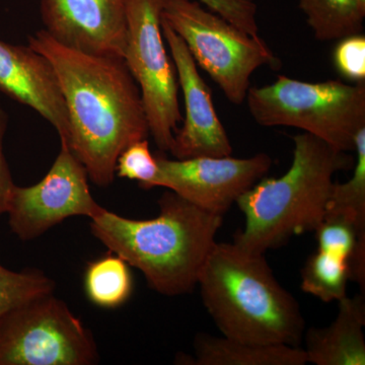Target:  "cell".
Listing matches in <instances>:
<instances>
[{"instance_id": "cell-1", "label": "cell", "mask_w": 365, "mask_h": 365, "mask_svg": "<svg viewBox=\"0 0 365 365\" xmlns=\"http://www.w3.org/2000/svg\"><path fill=\"white\" fill-rule=\"evenodd\" d=\"M29 46L56 73L68 115L66 145L93 184L109 186L125 148L150 135L140 90L126 62L66 47L45 30L30 37Z\"/></svg>"}, {"instance_id": "cell-2", "label": "cell", "mask_w": 365, "mask_h": 365, "mask_svg": "<svg viewBox=\"0 0 365 365\" xmlns=\"http://www.w3.org/2000/svg\"><path fill=\"white\" fill-rule=\"evenodd\" d=\"M153 220L122 217L107 209L91 218V234L110 252L143 273L153 290L167 297L190 294L215 244L223 216L167 191Z\"/></svg>"}, {"instance_id": "cell-3", "label": "cell", "mask_w": 365, "mask_h": 365, "mask_svg": "<svg viewBox=\"0 0 365 365\" xmlns=\"http://www.w3.org/2000/svg\"><path fill=\"white\" fill-rule=\"evenodd\" d=\"M204 307L222 336L256 344L299 346L306 322L265 254L215 242L199 273Z\"/></svg>"}, {"instance_id": "cell-4", "label": "cell", "mask_w": 365, "mask_h": 365, "mask_svg": "<svg viewBox=\"0 0 365 365\" xmlns=\"http://www.w3.org/2000/svg\"><path fill=\"white\" fill-rule=\"evenodd\" d=\"M294 143L289 170L262 178L235 202L246 220L234 240L242 249L265 254L294 235L314 232L325 218L336 173L354 167L351 155L311 134H297Z\"/></svg>"}, {"instance_id": "cell-5", "label": "cell", "mask_w": 365, "mask_h": 365, "mask_svg": "<svg viewBox=\"0 0 365 365\" xmlns=\"http://www.w3.org/2000/svg\"><path fill=\"white\" fill-rule=\"evenodd\" d=\"M246 101L261 126L294 127L343 153L354 151L365 128L364 83H307L280 76L271 85L250 88Z\"/></svg>"}, {"instance_id": "cell-6", "label": "cell", "mask_w": 365, "mask_h": 365, "mask_svg": "<svg viewBox=\"0 0 365 365\" xmlns=\"http://www.w3.org/2000/svg\"><path fill=\"white\" fill-rule=\"evenodd\" d=\"M162 21L182 38L198 64L235 105L246 101L251 76L280 61L265 41L249 35L198 0H167Z\"/></svg>"}, {"instance_id": "cell-7", "label": "cell", "mask_w": 365, "mask_h": 365, "mask_svg": "<svg viewBox=\"0 0 365 365\" xmlns=\"http://www.w3.org/2000/svg\"><path fill=\"white\" fill-rule=\"evenodd\" d=\"M93 334L53 294L36 297L0 317V365H93Z\"/></svg>"}, {"instance_id": "cell-8", "label": "cell", "mask_w": 365, "mask_h": 365, "mask_svg": "<svg viewBox=\"0 0 365 365\" xmlns=\"http://www.w3.org/2000/svg\"><path fill=\"white\" fill-rule=\"evenodd\" d=\"M167 0H126L124 60L140 90L148 130L169 151L182 121L179 81L163 42L162 11Z\"/></svg>"}, {"instance_id": "cell-9", "label": "cell", "mask_w": 365, "mask_h": 365, "mask_svg": "<svg viewBox=\"0 0 365 365\" xmlns=\"http://www.w3.org/2000/svg\"><path fill=\"white\" fill-rule=\"evenodd\" d=\"M103 209L91 196L83 163L60 143L59 155L44 179L31 187L14 186L6 213L11 232L31 241L66 218H93Z\"/></svg>"}, {"instance_id": "cell-10", "label": "cell", "mask_w": 365, "mask_h": 365, "mask_svg": "<svg viewBox=\"0 0 365 365\" xmlns=\"http://www.w3.org/2000/svg\"><path fill=\"white\" fill-rule=\"evenodd\" d=\"M158 173L155 187L177 195L208 212L223 216L273 165L270 155L251 158L202 157L169 160L155 155Z\"/></svg>"}, {"instance_id": "cell-11", "label": "cell", "mask_w": 365, "mask_h": 365, "mask_svg": "<svg viewBox=\"0 0 365 365\" xmlns=\"http://www.w3.org/2000/svg\"><path fill=\"white\" fill-rule=\"evenodd\" d=\"M163 39L169 46L185 102L182 126L178 128L170 153L177 160L232 155V145L216 114L211 90L182 38L162 21Z\"/></svg>"}, {"instance_id": "cell-12", "label": "cell", "mask_w": 365, "mask_h": 365, "mask_svg": "<svg viewBox=\"0 0 365 365\" xmlns=\"http://www.w3.org/2000/svg\"><path fill=\"white\" fill-rule=\"evenodd\" d=\"M45 31L60 44L124 58L126 0H41Z\"/></svg>"}, {"instance_id": "cell-13", "label": "cell", "mask_w": 365, "mask_h": 365, "mask_svg": "<svg viewBox=\"0 0 365 365\" xmlns=\"http://www.w3.org/2000/svg\"><path fill=\"white\" fill-rule=\"evenodd\" d=\"M0 91L39 113L58 132L60 143H67L66 102L54 68L44 55L30 46L0 40Z\"/></svg>"}, {"instance_id": "cell-14", "label": "cell", "mask_w": 365, "mask_h": 365, "mask_svg": "<svg viewBox=\"0 0 365 365\" xmlns=\"http://www.w3.org/2000/svg\"><path fill=\"white\" fill-rule=\"evenodd\" d=\"M330 326L307 330L304 342L307 364L364 365V295L345 297Z\"/></svg>"}, {"instance_id": "cell-15", "label": "cell", "mask_w": 365, "mask_h": 365, "mask_svg": "<svg viewBox=\"0 0 365 365\" xmlns=\"http://www.w3.org/2000/svg\"><path fill=\"white\" fill-rule=\"evenodd\" d=\"M195 356L181 359L192 365H304V349L299 346L256 344L232 338L200 333L194 341Z\"/></svg>"}, {"instance_id": "cell-16", "label": "cell", "mask_w": 365, "mask_h": 365, "mask_svg": "<svg viewBox=\"0 0 365 365\" xmlns=\"http://www.w3.org/2000/svg\"><path fill=\"white\" fill-rule=\"evenodd\" d=\"M307 25L319 41L341 40L364 31L362 0H299Z\"/></svg>"}, {"instance_id": "cell-17", "label": "cell", "mask_w": 365, "mask_h": 365, "mask_svg": "<svg viewBox=\"0 0 365 365\" xmlns=\"http://www.w3.org/2000/svg\"><path fill=\"white\" fill-rule=\"evenodd\" d=\"M85 290L96 306L106 309L122 306L133 292L128 264L112 252L91 262L86 270Z\"/></svg>"}, {"instance_id": "cell-18", "label": "cell", "mask_w": 365, "mask_h": 365, "mask_svg": "<svg viewBox=\"0 0 365 365\" xmlns=\"http://www.w3.org/2000/svg\"><path fill=\"white\" fill-rule=\"evenodd\" d=\"M354 151L352 177L345 182H334L325 217L344 218L365 234V128L356 137Z\"/></svg>"}, {"instance_id": "cell-19", "label": "cell", "mask_w": 365, "mask_h": 365, "mask_svg": "<svg viewBox=\"0 0 365 365\" xmlns=\"http://www.w3.org/2000/svg\"><path fill=\"white\" fill-rule=\"evenodd\" d=\"M349 267L345 259L317 251L307 258L302 270V292L324 302H339L347 297Z\"/></svg>"}, {"instance_id": "cell-20", "label": "cell", "mask_w": 365, "mask_h": 365, "mask_svg": "<svg viewBox=\"0 0 365 365\" xmlns=\"http://www.w3.org/2000/svg\"><path fill=\"white\" fill-rule=\"evenodd\" d=\"M54 289V281L42 271L16 272L0 265V317L29 300L53 294Z\"/></svg>"}, {"instance_id": "cell-21", "label": "cell", "mask_w": 365, "mask_h": 365, "mask_svg": "<svg viewBox=\"0 0 365 365\" xmlns=\"http://www.w3.org/2000/svg\"><path fill=\"white\" fill-rule=\"evenodd\" d=\"M158 173L157 158L151 153L148 139L132 143L118 158L117 176L138 182L141 188H153Z\"/></svg>"}, {"instance_id": "cell-22", "label": "cell", "mask_w": 365, "mask_h": 365, "mask_svg": "<svg viewBox=\"0 0 365 365\" xmlns=\"http://www.w3.org/2000/svg\"><path fill=\"white\" fill-rule=\"evenodd\" d=\"M318 251L335 255L348 261L360 235L351 222L341 217H325L314 230Z\"/></svg>"}, {"instance_id": "cell-23", "label": "cell", "mask_w": 365, "mask_h": 365, "mask_svg": "<svg viewBox=\"0 0 365 365\" xmlns=\"http://www.w3.org/2000/svg\"><path fill=\"white\" fill-rule=\"evenodd\" d=\"M334 63L346 78L354 83H364V36L357 34L341 39L334 50Z\"/></svg>"}, {"instance_id": "cell-24", "label": "cell", "mask_w": 365, "mask_h": 365, "mask_svg": "<svg viewBox=\"0 0 365 365\" xmlns=\"http://www.w3.org/2000/svg\"><path fill=\"white\" fill-rule=\"evenodd\" d=\"M204 6L220 14L249 35L258 37L257 7L255 0H198Z\"/></svg>"}, {"instance_id": "cell-25", "label": "cell", "mask_w": 365, "mask_h": 365, "mask_svg": "<svg viewBox=\"0 0 365 365\" xmlns=\"http://www.w3.org/2000/svg\"><path fill=\"white\" fill-rule=\"evenodd\" d=\"M7 124H9V116L6 111L0 108V215L6 213L9 198L16 186L4 153V138L6 135Z\"/></svg>"}, {"instance_id": "cell-26", "label": "cell", "mask_w": 365, "mask_h": 365, "mask_svg": "<svg viewBox=\"0 0 365 365\" xmlns=\"http://www.w3.org/2000/svg\"><path fill=\"white\" fill-rule=\"evenodd\" d=\"M350 281H354L359 285L362 294L365 292V235H360L354 251L348 259Z\"/></svg>"}, {"instance_id": "cell-27", "label": "cell", "mask_w": 365, "mask_h": 365, "mask_svg": "<svg viewBox=\"0 0 365 365\" xmlns=\"http://www.w3.org/2000/svg\"><path fill=\"white\" fill-rule=\"evenodd\" d=\"M362 1H364V2H365V0H362Z\"/></svg>"}]
</instances>
